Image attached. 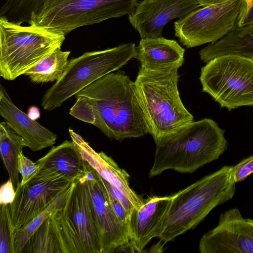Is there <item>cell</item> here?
<instances>
[{"label": "cell", "instance_id": "14", "mask_svg": "<svg viewBox=\"0 0 253 253\" xmlns=\"http://www.w3.org/2000/svg\"><path fill=\"white\" fill-rule=\"evenodd\" d=\"M200 6L197 0H143L128 18L141 39L157 38L162 37L163 28L169 21Z\"/></svg>", "mask_w": 253, "mask_h": 253}, {"label": "cell", "instance_id": "23", "mask_svg": "<svg viewBox=\"0 0 253 253\" xmlns=\"http://www.w3.org/2000/svg\"><path fill=\"white\" fill-rule=\"evenodd\" d=\"M51 214L31 236L21 253H65Z\"/></svg>", "mask_w": 253, "mask_h": 253}, {"label": "cell", "instance_id": "32", "mask_svg": "<svg viewBox=\"0 0 253 253\" xmlns=\"http://www.w3.org/2000/svg\"><path fill=\"white\" fill-rule=\"evenodd\" d=\"M108 194L111 204L116 214L123 222L127 225L129 221V214L122 205L109 192Z\"/></svg>", "mask_w": 253, "mask_h": 253}, {"label": "cell", "instance_id": "25", "mask_svg": "<svg viewBox=\"0 0 253 253\" xmlns=\"http://www.w3.org/2000/svg\"><path fill=\"white\" fill-rule=\"evenodd\" d=\"M44 0H6L0 9V18L21 25L31 24Z\"/></svg>", "mask_w": 253, "mask_h": 253}, {"label": "cell", "instance_id": "9", "mask_svg": "<svg viewBox=\"0 0 253 253\" xmlns=\"http://www.w3.org/2000/svg\"><path fill=\"white\" fill-rule=\"evenodd\" d=\"M86 176L73 182L64 203L51 214L65 253H101Z\"/></svg>", "mask_w": 253, "mask_h": 253}, {"label": "cell", "instance_id": "10", "mask_svg": "<svg viewBox=\"0 0 253 253\" xmlns=\"http://www.w3.org/2000/svg\"><path fill=\"white\" fill-rule=\"evenodd\" d=\"M245 0L198 8L174 22V35L187 48L219 40L238 28Z\"/></svg>", "mask_w": 253, "mask_h": 253}, {"label": "cell", "instance_id": "21", "mask_svg": "<svg viewBox=\"0 0 253 253\" xmlns=\"http://www.w3.org/2000/svg\"><path fill=\"white\" fill-rule=\"evenodd\" d=\"M26 147L23 138L13 130L5 122H0L1 158L15 189L20 183L18 156Z\"/></svg>", "mask_w": 253, "mask_h": 253}, {"label": "cell", "instance_id": "29", "mask_svg": "<svg viewBox=\"0 0 253 253\" xmlns=\"http://www.w3.org/2000/svg\"><path fill=\"white\" fill-rule=\"evenodd\" d=\"M102 180L108 192L122 205L129 215L134 208L130 200L119 189L113 186L103 178Z\"/></svg>", "mask_w": 253, "mask_h": 253}, {"label": "cell", "instance_id": "26", "mask_svg": "<svg viewBox=\"0 0 253 253\" xmlns=\"http://www.w3.org/2000/svg\"><path fill=\"white\" fill-rule=\"evenodd\" d=\"M14 236L9 205H0V253H14Z\"/></svg>", "mask_w": 253, "mask_h": 253}, {"label": "cell", "instance_id": "13", "mask_svg": "<svg viewBox=\"0 0 253 253\" xmlns=\"http://www.w3.org/2000/svg\"><path fill=\"white\" fill-rule=\"evenodd\" d=\"M201 253H253V219L238 208L221 213L217 225L203 235Z\"/></svg>", "mask_w": 253, "mask_h": 253}, {"label": "cell", "instance_id": "18", "mask_svg": "<svg viewBox=\"0 0 253 253\" xmlns=\"http://www.w3.org/2000/svg\"><path fill=\"white\" fill-rule=\"evenodd\" d=\"M185 49L174 40L164 37L141 39L136 46L140 67L150 70L178 69L184 61Z\"/></svg>", "mask_w": 253, "mask_h": 253}, {"label": "cell", "instance_id": "33", "mask_svg": "<svg viewBox=\"0 0 253 253\" xmlns=\"http://www.w3.org/2000/svg\"><path fill=\"white\" fill-rule=\"evenodd\" d=\"M165 243L160 240L156 244L153 245L148 251L151 253H162L164 252V244Z\"/></svg>", "mask_w": 253, "mask_h": 253}, {"label": "cell", "instance_id": "16", "mask_svg": "<svg viewBox=\"0 0 253 253\" xmlns=\"http://www.w3.org/2000/svg\"><path fill=\"white\" fill-rule=\"evenodd\" d=\"M0 115L8 126L23 138L26 147L31 150L40 151L55 143L56 135L18 108L1 84Z\"/></svg>", "mask_w": 253, "mask_h": 253}, {"label": "cell", "instance_id": "24", "mask_svg": "<svg viewBox=\"0 0 253 253\" xmlns=\"http://www.w3.org/2000/svg\"><path fill=\"white\" fill-rule=\"evenodd\" d=\"M72 185L61 193L44 211L30 222L15 231L14 253H21L28 240L40 225L53 212L63 205Z\"/></svg>", "mask_w": 253, "mask_h": 253}, {"label": "cell", "instance_id": "17", "mask_svg": "<svg viewBox=\"0 0 253 253\" xmlns=\"http://www.w3.org/2000/svg\"><path fill=\"white\" fill-rule=\"evenodd\" d=\"M69 133L72 140L84 160L105 180L121 190L135 209L139 208L144 199L138 195L129 185V175L103 152H96L88 143L71 128Z\"/></svg>", "mask_w": 253, "mask_h": 253}, {"label": "cell", "instance_id": "1", "mask_svg": "<svg viewBox=\"0 0 253 253\" xmlns=\"http://www.w3.org/2000/svg\"><path fill=\"white\" fill-rule=\"evenodd\" d=\"M69 114L119 141L148 133L132 82L121 70L110 73L75 95Z\"/></svg>", "mask_w": 253, "mask_h": 253}, {"label": "cell", "instance_id": "30", "mask_svg": "<svg viewBox=\"0 0 253 253\" xmlns=\"http://www.w3.org/2000/svg\"><path fill=\"white\" fill-rule=\"evenodd\" d=\"M15 189L11 180L2 184L0 188V205H10L14 200Z\"/></svg>", "mask_w": 253, "mask_h": 253}, {"label": "cell", "instance_id": "6", "mask_svg": "<svg viewBox=\"0 0 253 253\" xmlns=\"http://www.w3.org/2000/svg\"><path fill=\"white\" fill-rule=\"evenodd\" d=\"M136 57V46L129 42L102 50L87 51L69 60L62 77L44 94L41 105L51 111L102 77L118 71Z\"/></svg>", "mask_w": 253, "mask_h": 253}, {"label": "cell", "instance_id": "34", "mask_svg": "<svg viewBox=\"0 0 253 253\" xmlns=\"http://www.w3.org/2000/svg\"><path fill=\"white\" fill-rule=\"evenodd\" d=\"M230 0H197L201 6H207L217 4Z\"/></svg>", "mask_w": 253, "mask_h": 253}, {"label": "cell", "instance_id": "20", "mask_svg": "<svg viewBox=\"0 0 253 253\" xmlns=\"http://www.w3.org/2000/svg\"><path fill=\"white\" fill-rule=\"evenodd\" d=\"M228 54L253 57V24L233 30L219 40L209 43L199 52L200 59L205 63Z\"/></svg>", "mask_w": 253, "mask_h": 253}, {"label": "cell", "instance_id": "12", "mask_svg": "<svg viewBox=\"0 0 253 253\" xmlns=\"http://www.w3.org/2000/svg\"><path fill=\"white\" fill-rule=\"evenodd\" d=\"M86 182L101 253H116L130 242L128 226L116 214L102 177L90 166Z\"/></svg>", "mask_w": 253, "mask_h": 253}, {"label": "cell", "instance_id": "3", "mask_svg": "<svg viewBox=\"0 0 253 253\" xmlns=\"http://www.w3.org/2000/svg\"><path fill=\"white\" fill-rule=\"evenodd\" d=\"M177 69L150 70L140 67L134 82L147 132L156 142L194 121L180 98Z\"/></svg>", "mask_w": 253, "mask_h": 253}, {"label": "cell", "instance_id": "31", "mask_svg": "<svg viewBox=\"0 0 253 253\" xmlns=\"http://www.w3.org/2000/svg\"><path fill=\"white\" fill-rule=\"evenodd\" d=\"M245 0V6L239 20L238 28L253 24V0Z\"/></svg>", "mask_w": 253, "mask_h": 253}, {"label": "cell", "instance_id": "15", "mask_svg": "<svg viewBox=\"0 0 253 253\" xmlns=\"http://www.w3.org/2000/svg\"><path fill=\"white\" fill-rule=\"evenodd\" d=\"M173 195L151 196L144 199L138 209L133 208L127 225L130 242L137 253L143 252L154 238L163 233Z\"/></svg>", "mask_w": 253, "mask_h": 253}, {"label": "cell", "instance_id": "28", "mask_svg": "<svg viewBox=\"0 0 253 253\" xmlns=\"http://www.w3.org/2000/svg\"><path fill=\"white\" fill-rule=\"evenodd\" d=\"M253 173V155L246 158L232 166V175L236 183L246 179Z\"/></svg>", "mask_w": 253, "mask_h": 253}, {"label": "cell", "instance_id": "4", "mask_svg": "<svg viewBox=\"0 0 253 253\" xmlns=\"http://www.w3.org/2000/svg\"><path fill=\"white\" fill-rule=\"evenodd\" d=\"M232 166H224L173 195L160 240L165 244L195 228L216 207L232 199Z\"/></svg>", "mask_w": 253, "mask_h": 253}, {"label": "cell", "instance_id": "8", "mask_svg": "<svg viewBox=\"0 0 253 253\" xmlns=\"http://www.w3.org/2000/svg\"><path fill=\"white\" fill-rule=\"evenodd\" d=\"M137 0H44L31 24L66 36L83 26L129 15Z\"/></svg>", "mask_w": 253, "mask_h": 253}, {"label": "cell", "instance_id": "7", "mask_svg": "<svg viewBox=\"0 0 253 253\" xmlns=\"http://www.w3.org/2000/svg\"><path fill=\"white\" fill-rule=\"evenodd\" d=\"M202 92L229 111L253 106V57L235 54L216 57L202 67Z\"/></svg>", "mask_w": 253, "mask_h": 253}, {"label": "cell", "instance_id": "5", "mask_svg": "<svg viewBox=\"0 0 253 253\" xmlns=\"http://www.w3.org/2000/svg\"><path fill=\"white\" fill-rule=\"evenodd\" d=\"M65 36L44 27L0 18V76L15 80L58 48Z\"/></svg>", "mask_w": 253, "mask_h": 253}, {"label": "cell", "instance_id": "2", "mask_svg": "<svg viewBox=\"0 0 253 253\" xmlns=\"http://www.w3.org/2000/svg\"><path fill=\"white\" fill-rule=\"evenodd\" d=\"M224 132L216 122L204 118L161 137L155 142L154 160L149 177L169 169L192 173L217 160L227 148Z\"/></svg>", "mask_w": 253, "mask_h": 253}, {"label": "cell", "instance_id": "27", "mask_svg": "<svg viewBox=\"0 0 253 253\" xmlns=\"http://www.w3.org/2000/svg\"><path fill=\"white\" fill-rule=\"evenodd\" d=\"M40 167L23 154V151L18 156V169L22 176L20 184L23 185L30 180L40 170Z\"/></svg>", "mask_w": 253, "mask_h": 253}, {"label": "cell", "instance_id": "22", "mask_svg": "<svg viewBox=\"0 0 253 253\" xmlns=\"http://www.w3.org/2000/svg\"><path fill=\"white\" fill-rule=\"evenodd\" d=\"M70 51L58 48L46 56L24 75L35 84L53 82L58 80L65 72L69 63Z\"/></svg>", "mask_w": 253, "mask_h": 253}, {"label": "cell", "instance_id": "19", "mask_svg": "<svg viewBox=\"0 0 253 253\" xmlns=\"http://www.w3.org/2000/svg\"><path fill=\"white\" fill-rule=\"evenodd\" d=\"M36 163L41 169L57 172L74 181L85 177L90 169V165L72 140H66L52 147Z\"/></svg>", "mask_w": 253, "mask_h": 253}, {"label": "cell", "instance_id": "11", "mask_svg": "<svg viewBox=\"0 0 253 253\" xmlns=\"http://www.w3.org/2000/svg\"><path fill=\"white\" fill-rule=\"evenodd\" d=\"M74 180L57 172L40 169L30 180L15 188V196L9 205L14 233L44 211Z\"/></svg>", "mask_w": 253, "mask_h": 253}]
</instances>
